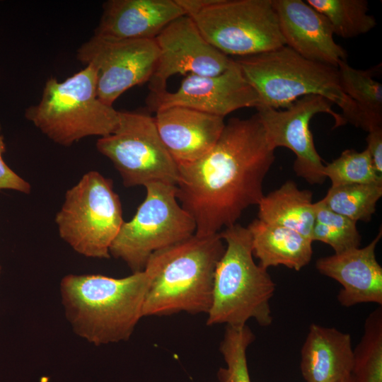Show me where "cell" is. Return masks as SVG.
Wrapping results in <instances>:
<instances>
[{"instance_id": "obj_1", "label": "cell", "mask_w": 382, "mask_h": 382, "mask_svg": "<svg viewBox=\"0 0 382 382\" xmlns=\"http://www.w3.org/2000/svg\"><path fill=\"white\" fill-rule=\"evenodd\" d=\"M275 159L257 114L231 118L214 147L201 158L180 164L177 199L193 218L195 233H218L258 204Z\"/></svg>"}, {"instance_id": "obj_2", "label": "cell", "mask_w": 382, "mask_h": 382, "mask_svg": "<svg viewBox=\"0 0 382 382\" xmlns=\"http://www.w3.org/2000/svg\"><path fill=\"white\" fill-rule=\"evenodd\" d=\"M149 284L144 270L123 278L66 275L59 286L66 318L76 335L95 345L128 340L143 317Z\"/></svg>"}, {"instance_id": "obj_3", "label": "cell", "mask_w": 382, "mask_h": 382, "mask_svg": "<svg viewBox=\"0 0 382 382\" xmlns=\"http://www.w3.org/2000/svg\"><path fill=\"white\" fill-rule=\"evenodd\" d=\"M225 250L220 233L192 236L154 253L144 271L150 284L143 317L207 314L215 270Z\"/></svg>"}, {"instance_id": "obj_4", "label": "cell", "mask_w": 382, "mask_h": 382, "mask_svg": "<svg viewBox=\"0 0 382 382\" xmlns=\"http://www.w3.org/2000/svg\"><path fill=\"white\" fill-rule=\"evenodd\" d=\"M219 233L226 246L215 270L207 324L238 326L254 319L261 326L271 325L275 284L254 261L249 230L236 223Z\"/></svg>"}, {"instance_id": "obj_5", "label": "cell", "mask_w": 382, "mask_h": 382, "mask_svg": "<svg viewBox=\"0 0 382 382\" xmlns=\"http://www.w3.org/2000/svg\"><path fill=\"white\" fill-rule=\"evenodd\" d=\"M235 61L257 94L258 106L287 108L300 98L317 95L341 108L345 124L353 113L337 68L307 59L286 45Z\"/></svg>"}, {"instance_id": "obj_6", "label": "cell", "mask_w": 382, "mask_h": 382, "mask_svg": "<svg viewBox=\"0 0 382 382\" xmlns=\"http://www.w3.org/2000/svg\"><path fill=\"white\" fill-rule=\"evenodd\" d=\"M25 117L54 143L64 146L90 136L112 134L119 111L97 96V71L91 65L59 82L46 81L37 104L25 111Z\"/></svg>"}, {"instance_id": "obj_7", "label": "cell", "mask_w": 382, "mask_h": 382, "mask_svg": "<svg viewBox=\"0 0 382 382\" xmlns=\"http://www.w3.org/2000/svg\"><path fill=\"white\" fill-rule=\"evenodd\" d=\"M176 1L206 40L227 56H250L285 45L272 0Z\"/></svg>"}, {"instance_id": "obj_8", "label": "cell", "mask_w": 382, "mask_h": 382, "mask_svg": "<svg viewBox=\"0 0 382 382\" xmlns=\"http://www.w3.org/2000/svg\"><path fill=\"white\" fill-rule=\"evenodd\" d=\"M112 180L92 170L69 189L55 216L60 238L88 257L110 258V247L124 223Z\"/></svg>"}, {"instance_id": "obj_9", "label": "cell", "mask_w": 382, "mask_h": 382, "mask_svg": "<svg viewBox=\"0 0 382 382\" xmlns=\"http://www.w3.org/2000/svg\"><path fill=\"white\" fill-rule=\"evenodd\" d=\"M145 188V199L134 217L124 221L109 250L132 273L144 271L154 253L188 238L196 231L193 218L178 203L176 185L154 183Z\"/></svg>"}, {"instance_id": "obj_10", "label": "cell", "mask_w": 382, "mask_h": 382, "mask_svg": "<svg viewBox=\"0 0 382 382\" xmlns=\"http://www.w3.org/2000/svg\"><path fill=\"white\" fill-rule=\"evenodd\" d=\"M96 148L112 163L125 187L177 184L178 164L163 143L154 117L149 115L119 111L116 129L100 137Z\"/></svg>"}, {"instance_id": "obj_11", "label": "cell", "mask_w": 382, "mask_h": 382, "mask_svg": "<svg viewBox=\"0 0 382 382\" xmlns=\"http://www.w3.org/2000/svg\"><path fill=\"white\" fill-rule=\"evenodd\" d=\"M158 57L155 39L110 40L93 35L76 51V58L97 71V96L105 104L127 90L149 82Z\"/></svg>"}, {"instance_id": "obj_12", "label": "cell", "mask_w": 382, "mask_h": 382, "mask_svg": "<svg viewBox=\"0 0 382 382\" xmlns=\"http://www.w3.org/2000/svg\"><path fill=\"white\" fill-rule=\"evenodd\" d=\"M256 110L271 147L290 149L296 156V174L311 185L323 184L326 179L324 164L315 147L310 122L316 115L326 113L333 117L334 127L345 125L341 115L332 110V103L320 96L308 95L284 110L261 105Z\"/></svg>"}, {"instance_id": "obj_13", "label": "cell", "mask_w": 382, "mask_h": 382, "mask_svg": "<svg viewBox=\"0 0 382 382\" xmlns=\"http://www.w3.org/2000/svg\"><path fill=\"white\" fill-rule=\"evenodd\" d=\"M154 39L158 57L149 81V93L166 91L168 80L173 75L215 76L233 62L209 44L187 15L173 20Z\"/></svg>"}, {"instance_id": "obj_14", "label": "cell", "mask_w": 382, "mask_h": 382, "mask_svg": "<svg viewBox=\"0 0 382 382\" xmlns=\"http://www.w3.org/2000/svg\"><path fill=\"white\" fill-rule=\"evenodd\" d=\"M146 102L155 112L168 108L183 107L224 118L238 109L256 108L260 105L257 94L235 59L220 74L187 75L177 91L149 93Z\"/></svg>"}, {"instance_id": "obj_15", "label": "cell", "mask_w": 382, "mask_h": 382, "mask_svg": "<svg viewBox=\"0 0 382 382\" xmlns=\"http://www.w3.org/2000/svg\"><path fill=\"white\" fill-rule=\"evenodd\" d=\"M285 45L303 57L337 68L347 52L334 40L328 18L306 1L272 0Z\"/></svg>"}, {"instance_id": "obj_16", "label": "cell", "mask_w": 382, "mask_h": 382, "mask_svg": "<svg viewBox=\"0 0 382 382\" xmlns=\"http://www.w3.org/2000/svg\"><path fill=\"white\" fill-rule=\"evenodd\" d=\"M382 231L364 248H355L316 260L318 271L342 285L337 301L345 307L361 303L382 305V267L376 248Z\"/></svg>"}, {"instance_id": "obj_17", "label": "cell", "mask_w": 382, "mask_h": 382, "mask_svg": "<svg viewBox=\"0 0 382 382\" xmlns=\"http://www.w3.org/2000/svg\"><path fill=\"white\" fill-rule=\"evenodd\" d=\"M154 117L163 143L178 165L206 155L225 126L224 117L183 107L158 110Z\"/></svg>"}, {"instance_id": "obj_18", "label": "cell", "mask_w": 382, "mask_h": 382, "mask_svg": "<svg viewBox=\"0 0 382 382\" xmlns=\"http://www.w3.org/2000/svg\"><path fill=\"white\" fill-rule=\"evenodd\" d=\"M184 15L176 0H109L103 4L93 35L110 40L154 39Z\"/></svg>"}, {"instance_id": "obj_19", "label": "cell", "mask_w": 382, "mask_h": 382, "mask_svg": "<svg viewBox=\"0 0 382 382\" xmlns=\"http://www.w3.org/2000/svg\"><path fill=\"white\" fill-rule=\"evenodd\" d=\"M352 366L350 335L311 324L301 351L300 369L306 382H340L351 376Z\"/></svg>"}, {"instance_id": "obj_20", "label": "cell", "mask_w": 382, "mask_h": 382, "mask_svg": "<svg viewBox=\"0 0 382 382\" xmlns=\"http://www.w3.org/2000/svg\"><path fill=\"white\" fill-rule=\"evenodd\" d=\"M253 254L259 265L267 269L283 265L301 270L311 261L313 241L301 233L281 226L254 219L248 226Z\"/></svg>"}, {"instance_id": "obj_21", "label": "cell", "mask_w": 382, "mask_h": 382, "mask_svg": "<svg viewBox=\"0 0 382 382\" xmlns=\"http://www.w3.org/2000/svg\"><path fill=\"white\" fill-rule=\"evenodd\" d=\"M258 219L294 230L311 239L316 207L313 193L292 180L264 195L258 203Z\"/></svg>"}, {"instance_id": "obj_22", "label": "cell", "mask_w": 382, "mask_h": 382, "mask_svg": "<svg viewBox=\"0 0 382 382\" xmlns=\"http://www.w3.org/2000/svg\"><path fill=\"white\" fill-rule=\"evenodd\" d=\"M337 70L343 92L354 106L348 122L367 132L382 127V84L372 71L355 69L346 60L339 63Z\"/></svg>"}, {"instance_id": "obj_23", "label": "cell", "mask_w": 382, "mask_h": 382, "mask_svg": "<svg viewBox=\"0 0 382 382\" xmlns=\"http://www.w3.org/2000/svg\"><path fill=\"white\" fill-rule=\"evenodd\" d=\"M313 8L330 23L334 34L352 38L366 34L376 25V20L368 13L366 0H307Z\"/></svg>"}, {"instance_id": "obj_24", "label": "cell", "mask_w": 382, "mask_h": 382, "mask_svg": "<svg viewBox=\"0 0 382 382\" xmlns=\"http://www.w3.org/2000/svg\"><path fill=\"white\" fill-rule=\"evenodd\" d=\"M382 196V183L331 186L320 200L331 211L356 222L369 221Z\"/></svg>"}, {"instance_id": "obj_25", "label": "cell", "mask_w": 382, "mask_h": 382, "mask_svg": "<svg viewBox=\"0 0 382 382\" xmlns=\"http://www.w3.org/2000/svg\"><path fill=\"white\" fill-rule=\"evenodd\" d=\"M352 376L355 382H382V308L366 318L364 334L353 349Z\"/></svg>"}, {"instance_id": "obj_26", "label": "cell", "mask_w": 382, "mask_h": 382, "mask_svg": "<svg viewBox=\"0 0 382 382\" xmlns=\"http://www.w3.org/2000/svg\"><path fill=\"white\" fill-rule=\"evenodd\" d=\"M315 222L311 233V240L329 245L339 253L359 248L361 236L357 222L327 208L320 200L315 202Z\"/></svg>"}, {"instance_id": "obj_27", "label": "cell", "mask_w": 382, "mask_h": 382, "mask_svg": "<svg viewBox=\"0 0 382 382\" xmlns=\"http://www.w3.org/2000/svg\"><path fill=\"white\" fill-rule=\"evenodd\" d=\"M255 338L254 333L246 324L226 326L219 347L226 368H220L217 373L220 382H251L246 351Z\"/></svg>"}, {"instance_id": "obj_28", "label": "cell", "mask_w": 382, "mask_h": 382, "mask_svg": "<svg viewBox=\"0 0 382 382\" xmlns=\"http://www.w3.org/2000/svg\"><path fill=\"white\" fill-rule=\"evenodd\" d=\"M323 174L331 186L349 184L382 183V175L375 170L366 149L344 150L340 156L324 165Z\"/></svg>"}, {"instance_id": "obj_29", "label": "cell", "mask_w": 382, "mask_h": 382, "mask_svg": "<svg viewBox=\"0 0 382 382\" xmlns=\"http://www.w3.org/2000/svg\"><path fill=\"white\" fill-rule=\"evenodd\" d=\"M5 151L6 145L0 127V190H12L29 194L31 192L30 184L12 170L4 161Z\"/></svg>"}, {"instance_id": "obj_30", "label": "cell", "mask_w": 382, "mask_h": 382, "mask_svg": "<svg viewBox=\"0 0 382 382\" xmlns=\"http://www.w3.org/2000/svg\"><path fill=\"white\" fill-rule=\"evenodd\" d=\"M368 151L376 172L382 175V127L369 132L366 138Z\"/></svg>"}, {"instance_id": "obj_31", "label": "cell", "mask_w": 382, "mask_h": 382, "mask_svg": "<svg viewBox=\"0 0 382 382\" xmlns=\"http://www.w3.org/2000/svg\"><path fill=\"white\" fill-rule=\"evenodd\" d=\"M340 382H355L354 380L353 379L352 375L346 378H345L344 380H342V381Z\"/></svg>"}, {"instance_id": "obj_32", "label": "cell", "mask_w": 382, "mask_h": 382, "mask_svg": "<svg viewBox=\"0 0 382 382\" xmlns=\"http://www.w3.org/2000/svg\"><path fill=\"white\" fill-rule=\"evenodd\" d=\"M1 267L0 266V274H1Z\"/></svg>"}]
</instances>
